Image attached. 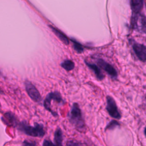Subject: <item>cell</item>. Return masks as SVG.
I'll return each mask as SVG.
<instances>
[{"mask_svg": "<svg viewBox=\"0 0 146 146\" xmlns=\"http://www.w3.org/2000/svg\"><path fill=\"white\" fill-rule=\"evenodd\" d=\"M36 143L35 141L25 140L22 144V146H36Z\"/></svg>", "mask_w": 146, "mask_h": 146, "instance_id": "obj_17", "label": "cell"}, {"mask_svg": "<svg viewBox=\"0 0 146 146\" xmlns=\"http://www.w3.org/2000/svg\"><path fill=\"white\" fill-rule=\"evenodd\" d=\"M131 25L134 30L141 33H146V17L140 13L133 14Z\"/></svg>", "mask_w": 146, "mask_h": 146, "instance_id": "obj_4", "label": "cell"}, {"mask_svg": "<svg viewBox=\"0 0 146 146\" xmlns=\"http://www.w3.org/2000/svg\"><path fill=\"white\" fill-rule=\"evenodd\" d=\"M119 126H120V124L118 121H117L115 120H112L107 124V125L105 127V131L113 130L115 128H116V127H119Z\"/></svg>", "mask_w": 146, "mask_h": 146, "instance_id": "obj_15", "label": "cell"}, {"mask_svg": "<svg viewBox=\"0 0 146 146\" xmlns=\"http://www.w3.org/2000/svg\"><path fill=\"white\" fill-rule=\"evenodd\" d=\"M17 128L25 134L33 137H42L46 133L43 125L38 123H35L34 125L31 126L27 124L25 121H22L19 123Z\"/></svg>", "mask_w": 146, "mask_h": 146, "instance_id": "obj_2", "label": "cell"}, {"mask_svg": "<svg viewBox=\"0 0 146 146\" xmlns=\"http://www.w3.org/2000/svg\"><path fill=\"white\" fill-rule=\"evenodd\" d=\"M61 66L66 70L70 71L74 68V63L71 60H66L61 63Z\"/></svg>", "mask_w": 146, "mask_h": 146, "instance_id": "obj_14", "label": "cell"}, {"mask_svg": "<svg viewBox=\"0 0 146 146\" xmlns=\"http://www.w3.org/2000/svg\"><path fill=\"white\" fill-rule=\"evenodd\" d=\"M144 135H145V136H146V127H145V129H144Z\"/></svg>", "mask_w": 146, "mask_h": 146, "instance_id": "obj_20", "label": "cell"}, {"mask_svg": "<svg viewBox=\"0 0 146 146\" xmlns=\"http://www.w3.org/2000/svg\"><path fill=\"white\" fill-rule=\"evenodd\" d=\"M48 26L51 28L53 33L56 35V36L65 44L67 45L69 43V40L68 39L67 37L60 30H58L57 29L52 26V25H48Z\"/></svg>", "mask_w": 146, "mask_h": 146, "instance_id": "obj_11", "label": "cell"}, {"mask_svg": "<svg viewBox=\"0 0 146 146\" xmlns=\"http://www.w3.org/2000/svg\"><path fill=\"white\" fill-rule=\"evenodd\" d=\"M25 86L28 95L34 102H40L42 100V97L39 92L30 82L26 80Z\"/></svg>", "mask_w": 146, "mask_h": 146, "instance_id": "obj_6", "label": "cell"}, {"mask_svg": "<svg viewBox=\"0 0 146 146\" xmlns=\"http://www.w3.org/2000/svg\"><path fill=\"white\" fill-rule=\"evenodd\" d=\"M99 66L106 71V72L111 76L112 78H116L117 76V73L116 70L109 63L103 60V59H99L97 61Z\"/></svg>", "mask_w": 146, "mask_h": 146, "instance_id": "obj_8", "label": "cell"}, {"mask_svg": "<svg viewBox=\"0 0 146 146\" xmlns=\"http://www.w3.org/2000/svg\"><path fill=\"white\" fill-rule=\"evenodd\" d=\"M74 43V48L78 53H81L83 51V48L82 45L75 40H72Z\"/></svg>", "mask_w": 146, "mask_h": 146, "instance_id": "obj_16", "label": "cell"}, {"mask_svg": "<svg viewBox=\"0 0 146 146\" xmlns=\"http://www.w3.org/2000/svg\"><path fill=\"white\" fill-rule=\"evenodd\" d=\"M86 63L90 68L92 69L94 71V73L95 74V75L96 76V78L99 80H102L104 78V75L101 72L99 67L97 65L93 64V63H90L86 62Z\"/></svg>", "mask_w": 146, "mask_h": 146, "instance_id": "obj_13", "label": "cell"}, {"mask_svg": "<svg viewBox=\"0 0 146 146\" xmlns=\"http://www.w3.org/2000/svg\"><path fill=\"white\" fill-rule=\"evenodd\" d=\"M69 121L79 131H83L86 129L84 121L82 117V113L78 103H73L68 114Z\"/></svg>", "mask_w": 146, "mask_h": 146, "instance_id": "obj_1", "label": "cell"}, {"mask_svg": "<svg viewBox=\"0 0 146 146\" xmlns=\"http://www.w3.org/2000/svg\"><path fill=\"white\" fill-rule=\"evenodd\" d=\"M67 146H80L78 142H75L73 141H69L67 143Z\"/></svg>", "mask_w": 146, "mask_h": 146, "instance_id": "obj_19", "label": "cell"}, {"mask_svg": "<svg viewBox=\"0 0 146 146\" xmlns=\"http://www.w3.org/2000/svg\"><path fill=\"white\" fill-rule=\"evenodd\" d=\"M54 140L56 146H63V132L60 128L58 127L54 132Z\"/></svg>", "mask_w": 146, "mask_h": 146, "instance_id": "obj_12", "label": "cell"}, {"mask_svg": "<svg viewBox=\"0 0 146 146\" xmlns=\"http://www.w3.org/2000/svg\"><path fill=\"white\" fill-rule=\"evenodd\" d=\"M52 100H54V101H55L56 102H57L58 103H63V100L62 98V96L60 95V94L58 92V91H54V92H51L50 93H48L45 99L44 100L43 102V106L44 108L47 110L48 111H49L50 112H51V113L52 114V115L53 116H57L58 115L57 113V112L54 111L52 110L51 108V103Z\"/></svg>", "mask_w": 146, "mask_h": 146, "instance_id": "obj_3", "label": "cell"}, {"mask_svg": "<svg viewBox=\"0 0 146 146\" xmlns=\"http://www.w3.org/2000/svg\"><path fill=\"white\" fill-rule=\"evenodd\" d=\"M43 146H56V144H54L51 140H44L43 142Z\"/></svg>", "mask_w": 146, "mask_h": 146, "instance_id": "obj_18", "label": "cell"}, {"mask_svg": "<svg viewBox=\"0 0 146 146\" xmlns=\"http://www.w3.org/2000/svg\"><path fill=\"white\" fill-rule=\"evenodd\" d=\"M106 100L107 104L106 109L110 116L112 118L120 119L121 116L113 98L111 96H107L106 98Z\"/></svg>", "mask_w": 146, "mask_h": 146, "instance_id": "obj_5", "label": "cell"}, {"mask_svg": "<svg viewBox=\"0 0 146 146\" xmlns=\"http://www.w3.org/2000/svg\"><path fill=\"white\" fill-rule=\"evenodd\" d=\"M4 119L2 117V120L4 119V123L5 124L10 125L17 127L19 122L18 121L17 119L15 116L14 114L11 112H7L3 115Z\"/></svg>", "mask_w": 146, "mask_h": 146, "instance_id": "obj_9", "label": "cell"}, {"mask_svg": "<svg viewBox=\"0 0 146 146\" xmlns=\"http://www.w3.org/2000/svg\"><path fill=\"white\" fill-rule=\"evenodd\" d=\"M144 0H130V4L133 14L140 13L143 7Z\"/></svg>", "mask_w": 146, "mask_h": 146, "instance_id": "obj_10", "label": "cell"}, {"mask_svg": "<svg viewBox=\"0 0 146 146\" xmlns=\"http://www.w3.org/2000/svg\"><path fill=\"white\" fill-rule=\"evenodd\" d=\"M133 51L138 58L141 62H146V46L143 44L135 43L133 44Z\"/></svg>", "mask_w": 146, "mask_h": 146, "instance_id": "obj_7", "label": "cell"}]
</instances>
